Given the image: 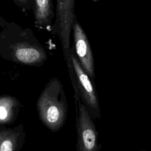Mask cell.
Segmentation results:
<instances>
[{"label":"cell","mask_w":151,"mask_h":151,"mask_svg":"<svg viewBox=\"0 0 151 151\" xmlns=\"http://www.w3.org/2000/svg\"><path fill=\"white\" fill-rule=\"evenodd\" d=\"M0 56L18 64L40 67L47 53L30 28L0 19Z\"/></svg>","instance_id":"obj_1"},{"label":"cell","mask_w":151,"mask_h":151,"mask_svg":"<svg viewBox=\"0 0 151 151\" xmlns=\"http://www.w3.org/2000/svg\"><path fill=\"white\" fill-rule=\"evenodd\" d=\"M65 62L74 94L78 96L94 120L100 119L101 109L94 83L80 64L73 47L71 48L69 57Z\"/></svg>","instance_id":"obj_2"},{"label":"cell","mask_w":151,"mask_h":151,"mask_svg":"<svg viewBox=\"0 0 151 151\" xmlns=\"http://www.w3.org/2000/svg\"><path fill=\"white\" fill-rule=\"evenodd\" d=\"M74 101L77 151H100L101 143H99V133L94 119L76 94Z\"/></svg>","instance_id":"obj_3"},{"label":"cell","mask_w":151,"mask_h":151,"mask_svg":"<svg viewBox=\"0 0 151 151\" xmlns=\"http://www.w3.org/2000/svg\"><path fill=\"white\" fill-rule=\"evenodd\" d=\"M42 99L47 106L46 117L50 124L58 127L66 117L67 104L64 91L57 78H51L47 84Z\"/></svg>","instance_id":"obj_4"},{"label":"cell","mask_w":151,"mask_h":151,"mask_svg":"<svg viewBox=\"0 0 151 151\" xmlns=\"http://www.w3.org/2000/svg\"><path fill=\"white\" fill-rule=\"evenodd\" d=\"M72 31L74 40L73 47L75 54L84 71L94 82L95 76L93 52L87 35L77 19L74 20Z\"/></svg>","instance_id":"obj_5"},{"label":"cell","mask_w":151,"mask_h":151,"mask_svg":"<svg viewBox=\"0 0 151 151\" xmlns=\"http://www.w3.org/2000/svg\"><path fill=\"white\" fill-rule=\"evenodd\" d=\"M0 151H12V143L9 140L3 142L0 147Z\"/></svg>","instance_id":"obj_6"},{"label":"cell","mask_w":151,"mask_h":151,"mask_svg":"<svg viewBox=\"0 0 151 151\" xmlns=\"http://www.w3.org/2000/svg\"><path fill=\"white\" fill-rule=\"evenodd\" d=\"M6 116H7V112L5 109L4 107L1 106L0 107V119H4L6 117Z\"/></svg>","instance_id":"obj_7"},{"label":"cell","mask_w":151,"mask_h":151,"mask_svg":"<svg viewBox=\"0 0 151 151\" xmlns=\"http://www.w3.org/2000/svg\"><path fill=\"white\" fill-rule=\"evenodd\" d=\"M142 151H147V150H142Z\"/></svg>","instance_id":"obj_8"}]
</instances>
